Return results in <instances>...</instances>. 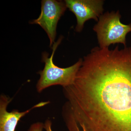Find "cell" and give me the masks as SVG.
<instances>
[{"label":"cell","instance_id":"cell-7","mask_svg":"<svg viewBox=\"0 0 131 131\" xmlns=\"http://www.w3.org/2000/svg\"><path fill=\"white\" fill-rule=\"evenodd\" d=\"M44 129V124L41 122H37L31 125L27 131H43Z\"/></svg>","mask_w":131,"mask_h":131},{"label":"cell","instance_id":"cell-5","mask_svg":"<svg viewBox=\"0 0 131 131\" xmlns=\"http://www.w3.org/2000/svg\"><path fill=\"white\" fill-rule=\"evenodd\" d=\"M66 7L76 17L77 24L75 30L80 32L84 23L90 19L98 22L103 14L104 1L102 0H65Z\"/></svg>","mask_w":131,"mask_h":131},{"label":"cell","instance_id":"cell-4","mask_svg":"<svg viewBox=\"0 0 131 131\" xmlns=\"http://www.w3.org/2000/svg\"><path fill=\"white\" fill-rule=\"evenodd\" d=\"M64 1L56 0H43L41 13L38 18L29 23L40 26L47 34L51 47L55 43L59 20L67 9Z\"/></svg>","mask_w":131,"mask_h":131},{"label":"cell","instance_id":"cell-3","mask_svg":"<svg viewBox=\"0 0 131 131\" xmlns=\"http://www.w3.org/2000/svg\"><path fill=\"white\" fill-rule=\"evenodd\" d=\"M121 17L119 11L106 12L101 15L93 28L97 35L99 47L108 48L116 43H122L126 47V38L131 32V24H122Z\"/></svg>","mask_w":131,"mask_h":131},{"label":"cell","instance_id":"cell-2","mask_svg":"<svg viewBox=\"0 0 131 131\" xmlns=\"http://www.w3.org/2000/svg\"><path fill=\"white\" fill-rule=\"evenodd\" d=\"M62 39V36H61L54 43L50 57L46 52H44L42 54V61L44 63L45 66L43 70L38 72L40 78L36 85V89L38 93H41L47 88L55 85H60L63 88L69 86L74 82L81 66L83 59H80L74 64L66 68H60L53 62L55 52Z\"/></svg>","mask_w":131,"mask_h":131},{"label":"cell","instance_id":"cell-8","mask_svg":"<svg viewBox=\"0 0 131 131\" xmlns=\"http://www.w3.org/2000/svg\"><path fill=\"white\" fill-rule=\"evenodd\" d=\"M52 123L50 119H47L44 123V129L46 131H53L52 128Z\"/></svg>","mask_w":131,"mask_h":131},{"label":"cell","instance_id":"cell-6","mask_svg":"<svg viewBox=\"0 0 131 131\" xmlns=\"http://www.w3.org/2000/svg\"><path fill=\"white\" fill-rule=\"evenodd\" d=\"M12 99L5 94L0 96V131H15L16 126L21 118L35 108L44 106L50 102H41L28 110L20 112L17 110L7 111V108Z\"/></svg>","mask_w":131,"mask_h":131},{"label":"cell","instance_id":"cell-1","mask_svg":"<svg viewBox=\"0 0 131 131\" xmlns=\"http://www.w3.org/2000/svg\"><path fill=\"white\" fill-rule=\"evenodd\" d=\"M81 131H131V47L93 48L63 88Z\"/></svg>","mask_w":131,"mask_h":131}]
</instances>
